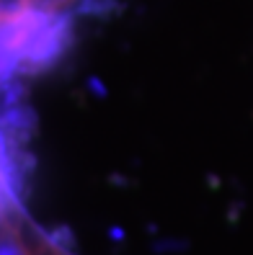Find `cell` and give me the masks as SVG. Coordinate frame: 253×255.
<instances>
[{
	"instance_id": "cell-1",
	"label": "cell",
	"mask_w": 253,
	"mask_h": 255,
	"mask_svg": "<svg viewBox=\"0 0 253 255\" xmlns=\"http://www.w3.org/2000/svg\"><path fill=\"white\" fill-rule=\"evenodd\" d=\"M0 255H72L54 237L26 217V212L0 219Z\"/></svg>"
}]
</instances>
